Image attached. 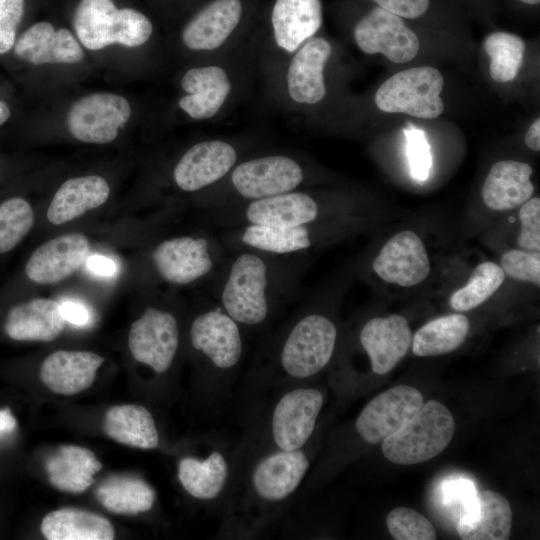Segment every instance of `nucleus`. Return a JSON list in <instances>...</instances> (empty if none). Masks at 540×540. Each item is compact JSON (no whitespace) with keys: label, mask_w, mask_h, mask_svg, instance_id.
<instances>
[{"label":"nucleus","mask_w":540,"mask_h":540,"mask_svg":"<svg viewBox=\"0 0 540 540\" xmlns=\"http://www.w3.org/2000/svg\"><path fill=\"white\" fill-rule=\"evenodd\" d=\"M354 39L366 54L381 53L394 63H406L419 51V40L401 17L375 7L355 25Z\"/></svg>","instance_id":"nucleus-15"},{"label":"nucleus","mask_w":540,"mask_h":540,"mask_svg":"<svg viewBox=\"0 0 540 540\" xmlns=\"http://www.w3.org/2000/svg\"><path fill=\"white\" fill-rule=\"evenodd\" d=\"M309 467L305 448H265L241 479L227 512L228 529L253 534L269 524L297 491Z\"/></svg>","instance_id":"nucleus-3"},{"label":"nucleus","mask_w":540,"mask_h":540,"mask_svg":"<svg viewBox=\"0 0 540 540\" xmlns=\"http://www.w3.org/2000/svg\"><path fill=\"white\" fill-rule=\"evenodd\" d=\"M359 342L377 375L389 373L407 354L412 332L407 319L399 314L374 317L359 331Z\"/></svg>","instance_id":"nucleus-17"},{"label":"nucleus","mask_w":540,"mask_h":540,"mask_svg":"<svg viewBox=\"0 0 540 540\" xmlns=\"http://www.w3.org/2000/svg\"><path fill=\"white\" fill-rule=\"evenodd\" d=\"M105 434L111 439L140 449L159 445V433L150 411L141 405L125 404L111 407L103 421Z\"/></svg>","instance_id":"nucleus-30"},{"label":"nucleus","mask_w":540,"mask_h":540,"mask_svg":"<svg viewBox=\"0 0 540 540\" xmlns=\"http://www.w3.org/2000/svg\"><path fill=\"white\" fill-rule=\"evenodd\" d=\"M59 305L64 320L72 325L85 327L91 323L92 312L83 302L67 299Z\"/></svg>","instance_id":"nucleus-45"},{"label":"nucleus","mask_w":540,"mask_h":540,"mask_svg":"<svg viewBox=\"0 0 540 540\" xmlns=\"http://www.w3.org/2000/svg\"><path fill=\"white\" fill-rule=\"evenodd\" d=\"M95 495L108 511L124 515L148 512L156 500V492L150 484L128 474L107 477L97 486Z\"/></svg>","instance_id":"nucleus-32"},{"label":"nucleus","mask_w":540,"mask_h":540,"mask_svg":"<svg viewBox=\"0 0 540 540\" xmlns=\"http://www.w3.org/2000/svg\"><path fill=\"white\" fill-rule=\"evenodd\" d=\"M331 50L326 39L312 37L294 52L286 74L287 91L294 102L312 105L324 98L323 71Z\"/></svg>","instance_id":"nucleus-20"},{"label":"nucleus","mask_w":540,"mask_h":540,"mask_svg":"<svg viewBox=\"0 0 540 540\" xmlns=\"http://www.w3.org/2000/svg\"><path fill=\"white\" fill-rule=\"evenodd\" d=\"M246 334L212 298L195 313L188 327L189 345L212 381L232 376L245 353Z\"/></svg>","instance_id":"nucleus-5"},{"label":"nucleus","mask_w":540,"mask_h":540,"mask_svg":"<svg viewBox=\"0 0 540 540\" xmlns=\"http://www.w3.org/2000/svg\"><path fill=\"white\" fill-rule=\"evenodd\" d=\"M443 76L434 67L422 66L400 71L388 78L375 94L376 106L387 113H405L434 119L444 110L440 97Z\"/></svg>","instance_id":"nucleus-10"},{"label":"nucleus","mask_w":540,"mask_h":540,"mask_svg":"<svg viewBox=\"0 0 540 540\" xmlns=\"http://www.w3.org/2000/svg\"><path fill=\"white\" fill-rule=\"evenodd\" d=\"M506 279L499 264L484 261L472 271L467 283L452 293L450 307L456 312L473 310L492 297Z\"/></svg>","instance_id":"nucleus-35"},{"label":"nucleus","mask_w":540,"mask_h":540,"mask_svg":"<svg viewBox=\"0 0 540 540\" xmlns=\"http://www.w3.org/2000/svg\"><path fill=\"white\" fill-rule=\"evenodd\" d=\"M423 405L419 390L408 385L395 386L364 406L355 422L356 431L367 443L382 442L408 423Z\"/></svg>","instance_id":"nucleus-13"},{"label":"nucleus","mask_w":540,"mask_h":540,"mask_svg":"<svg viewBox=\"0 0 540 540\" xmlns=\"http://www.w3.org/2000/svg\"><path fill=\"white\" fill-rule=\"evenodd\" d=\"M271 23L279 48L294 53L322 25L320 0H276Z\"/></svg>","instance_id":"nucleus-25"},{"label":"nucleus","mask_w":540,"mask_h":540,"mask_svg":"<svg viewBox=\"0 0 540 540\" xmlns=\"http://www.w3.org/2000/svg\"><path fill=\"white\" fill-rule=\"evenodd\" d=\"M41 531L49 540H111L115 536L109 520L73 507L49 512L42 520Z\"/></svg>","instance_id":"nucleus-31"},{"label":"nucleus","mask_w":540,"mask_h":540,"mask_svg":"<svg viewBox=\"0 0 540 540\" xmlns=\"http://www.w3.org/2000/svg\"><path fill=\"white\" fill-rule=\"evenodd\" d=\"M16 428V420L9 409L0 410V435L11 433Z\"/></svg>","instance_id":"nucleus-48"},{"label":"nucleus","mask_w":540,"mask_h":540,"mask_svg":"<svg viewBox=\"0 0 540 540\" xmlns=\"http://www.w3.org/2000/svg\"><path fill=\"white\" fill-rule=\"evenodd\" d=\"M34 213L23 198L13 197L0 204V254L12 250L29 233Z\"/></svg>","instance_id":"nucleus-37"},{"label":"nucleus","mask_w":540,"mask_h":540,"mask_svg":"<svg viewBox=\"0 0 540 540\" xmlns=\"http://www.w3.org/2000/svg\"><path fill=\"white\" fill-rule=\"evenodd\" d=\"M372 270L389 284L413 287L427 279L431 262L419 235L412 230H403L381 247L372 261Z\"/></svg>","instance_id":"nucleus-16"},{"label":"nucleus","mask_w":540,"mask_h":540,"mask_svg":"<svg viewBox=\"0 0 540 540\" xmlns=\"http://www.w3.org/2000/svg\"><path fill=\"white\" fill-rule=\"evenodd\" d=\"M64 326L59 303L36 298L12 307L4 328L6 334L17 341L49 342L62 333Z\"/></svg>","instance_id":"nucleus-26"},{"label":"nucleus","mask_w":540,"mask_h":540,"mask_svg":"<svg viewBox=\"0 0 540 540\" xmlns=\"http://www.w3.org/2000/svg\"><path fill=\"white\" fill-rule=\"evenodd\" d=\"M406 136L407 159L411 176L420 182L430 174L432 156L425 133L419 129L404 130Z\"/></svg>","instance_id":"nucleus-41"},{"label":"nucleus","mask_w":540,"mask_h":540,"mask_svg":"<svg viewBox=\"0 0 540 540\" xmlns=\"http://www.w3.org/2000/svg\"><path fill=\"white\" fill-rule=\"evenodd\" d=\"M478 512L469 522H457V532L464 540H507L512 526L508 500L492 490L477 492Z\"/></svg>","instance_id":"nucleus-33"},{"label":"nucleus","mask_w":540,"mask_h":540,"mask_svg":"<svg viewBox=\"0 0 540 540\" xmlns=\"http://www.w3.org/2000/svg\"><path fill=\"white\" fill-rule=\"evenodd\" d=\"M445 505L457 512L458 521L466 523L475 518L478 512L477 491L469 479H446L441 486Z\"/></svg>","instance_id":"nucleus-39"},{"label":"nucleus","mask_w":540,"mask_h":540,"mask_svg":"<svg viewBox=\"0 0 540 540\" xmlns=\"http://www.w3.org/2000/svg\"><path fill=\"white\" fill-rule=\"evenodd\" d=\"M338 329L331 316L313 305L293 312L263 342L255 371L292 385L319 374L332 360Z\"/></svg>","instance_id":"nucleus-2"},{"label":"nucleus","mask_w":540,"mask_h":540,"mask_svg":"<svg viewBox=\"0 0 540 540\" xmlns=\"http://www.w3.org/2000/svg\"><path fill=\"white\" fill-rule=\"evenodd\" d=\"M44 466L55 488L73 494L86 491L92 485L94 475L102 468L91 450L76 445L60 446L48 456Z\"/></svg>","instance_id":"nucleus-29"},{"label":"nucleus","mask_w":540,"mask_h":540,"mask_svg":"<svg viewBox=\"0 0 540 540\" xmlns=\"http://www.w3.org/2000/svg\"><path fill=\"white\" fill-rule=\"evenodd\" d=\"M180 344L179 320L165 308L148 306L129 330L131 355L157 374H164L172 367Z\"/></svg>","instance_id":"nucleus-11"},{"label":"nucleus","mask_w":540,"mask_h":540,"mask_svg":"<svg viewBox=\"0 0 540 540\" xmlns=\"http://www.w3.org/2000/svg\"><path fill=\"white\" fill-rule=\"evenodd\" d=\"M499 265L514 280L540 285L539 251L510 249L502 254Z\"/></svg>","instance_id":"nucleus-40"},{"label":"nucleus","mask_w":540,"mask_h":540,"mask_svg":"<svg viewBox=\"0 0 540 540\" xmlns=\"http://www.w3.org/2000/svg\"><path fill=\"white\" fill-rule=\"evenodd\" d=\"M73 28L80 44L92 51L119 44L135 48L153 32L148 17L132 8H118L112 0H81L73 15Z\"/></svg>","instance_id":"nucleus-6"},{"label":"nucleus","mask_w":540,"mask_h":540,"mask_svg":"<svg viewBox=\"0 0 540 540\" xmlns=\"http://www.w3.org/2000/svg\"><path fill=\"white\" fill-rule=\"evenodd\" d=\"M523 3H526V4H530V5H535V4H538L540 2V0H519Z\"/></svg>","instance_id":"nucleus-50"},{"label":"nucleus","mask_w":540,"mask_h":540,"mask_svg":"<svg viewBox=\"0 0 540 540\" xmlns=\"http://www.w3.org/2000/svg\"><path fill=\"white\" fill-rule=\"evenodd\" d=\"M308 254L228 250L212 283V298L246 335L265 330L298 290Z\"/></svg>","instance_id":"nucleus-1"},{"label":"nucleus","mask_w":540,"mask_h":540,"mask_svg":"<svg viewBox=\"0 0 540 540\" xmlns=\"http://www.w3.org/2000/svg\"><path fill=\"white\" fill-rule=\"evenodd\" d=\"M86 267L93 274L101 277H114L118 273L116 262L104 255L94 254L86 259Z\"/></svg>","instance_id":"nucleus-46"},{"label":"nucleus","mask_w":540,"mask_h":540,"mask_svg":"<svg viewBox=\"0 0 540 540\" xmlns=\"http://www.w3.org/2000/svg\"><path fill=\"white\" fill-rule=\"evenodd\" d=\"M379 7L399 17L414 19L423 15L430 0H373Z\"/></svg>","instance_id":"nucleus-44"},{"label":"nucleus","mask_w":540,"mask_h":540,"mask_svg":"<svg viewBox=\"0 0 540 540\" xmlns=\"http://www.w3.org/2000/svg\"><path fill=\"white\" fill-rule=\"evenodd\" d=\"M13 48L19 59L31 65L76 64L85 58L82 45L70 30L55 29L46 21L26 29Z\"/></svg>","instance_id":"nucleus-19"},{"label":"nucleus","mask_w":540,"mask_h":540,"mask_svg":"<svg viewBox=\"0 0 540 540\" xmlns=\"http://www.w3.org/2000/svg\"><path fill=\"white\" fill-rule=\"evenodd\" d=\"M180 84L187 94L179 99V107L195 120L215 116L231 91L228 74L216 65L189 69Z\"/></svg>","instance_id":"nucleus-21"},{"label":"nucleus","mask_w":540,"mask_h":540,"mask_svg":"<svg viewBox=\"0 0 540 540\" xmlns=\"http://www.w3.org/2000/svg\"><path fill=\"white\" fill-rule=\"evenodd\" d=\"M484 49L491 58L489 72L494 81L505 83L516 78L526 50L521 37L508 32H494L486 37Z\"/></svg>","instance_id":"nucleus-36"},{"label":"nucleus","mask_w":540,"mask_h":540,"mask_svg":"<svg viewBox=\"0 0 540 540\" xmlns=\"http://www.w3.org/2000/svg\"><path fill=\"white\" fill-rule=\"evenodd\" d=\"M11 116L10 107L4 101L0 100V126L8 121Z\"/></svg>","instance_id":"nucleus-49"},{"label":"nucleus","mask_w":540,"mask_h":540,"mask_svg":"<svg viewBox=\"0 0 540 540\" xmlns=\"http://www.w3.org/2000/svg\"><path fill=\"white\" fill-rule=\"evenodd\" d=\"M237 148L224 140L212 139L189 147L175 164L172 179L186 193L203 192L222 180L238 162Z\"/></svg>","instance_id":"nucleus-14"},{"label":"nucleus","mask_w":540,"mask_h":540,"mask_svg":"<svg viewBox=\"0 0 540 540\" xmlns=\"http://www.w3.org/2000/svg\"><path fill=\"white\" fill-rule=\"evenodd\" d=\"M24 9L25 0H0V55L13 48Z\"/></svg>","instance_id":"nucleus-43"},{"label":"nucleus","mask_w":540,"mask_h":540,"mask_svg":"<svg viewBox=\"0 0 540 540\" xmlns=\"http://www.w3.org/2000/svg\"><path fill=\"white\" fill-rule=\"evenodd\" d=\"M90 250L87 237L70 233L53 238L39 246L25 266L27 277L37 284L58 283L86 261Z\"/></svg>","instance_id":"nucleus-18"},{"label":"nucleus","mask_w":540,"mask_h":540,"mask_svg":"<svg viewBox=\"0 0 540 540\" xmlns=\"http://www.w3.org/2000/svg\"><path fill=\"white\" fill-rule=\"evenodd\" d=\"M104 358L89 351L59 350L45 358L40 378L52 392L74 395L89 388Z\"/></svg>","instance_id":"nucleus-23"},{"label":"nucleus","mask_w":540,"mask_h":540,"mask_svg":"<svg viewBox=\"0 0 540 540\" xmlns=\"http://www.w3.org/2000/svg\"><path fill=\"white\" fill-rule=\"evenodd\" d=\"M529 164L515 160H501L489 170L481 194L485 205L493 211H509L520 207L531 198L534 185Z\"/></svg>","instance_id":"nucleus-24"},{"label":"nucleus","mask_w":540,"mask_h":540,"mask_svg":"<svg viewBox=\"0 0 540 540\" xmlns=\"http://www.w3.org/2000/svg\"><path fill=\"white\" fill-rule=\"evenodd\" d=\"M241 14L240 0H214L186 24L182 42L194 51L218 49L237 27Z\"/></svg>","instance_id":"nucleus-22"},{"label":"nucleus","mask_w":540,"mask_h":540,"mask_svg":"<svg viewBox=\"0 0 540 540\" xmlns=\"http://www.w3.org/2000/svg\"><path fill=\"white\" fill-rule=\"evenodd\" d=\"M228 250L213 234L184 235L163 240L151 252L156 274L172 285L213 281Z\"/></svg>","instance_id":"nucleus-7"},{"label":"nucleus","mask_w":540,"mask_h":540,"mask_svg":"<svg viewBox=\"0 0 540 540\" xmlns=\"http://www.w3.org/2000/svg\"><path fill=\"white\" fill-rule=\"evenodd\" d=\"M520 232L517 244L521 249L540 250V199L533 197L520 206Z\"/></svg>","instance_id":"nucleus-42"},{"label":"nucleus","mask_w":540,"mask_h":540,"mask_svg":"<svg viewBox=\"0 0 540 540\" xmlns=\"http://www.w3.org/2000/svg\"><path fill=\"white\" fill-rule=\"evenodd\" d=\"M178 479L193 498L214 501L220 497L232 477V465L226 454L213 449L206 457H183L178 463Z\"/></svg>","instance_id":"nucleus-27"},{"label":"nucleus","mask_w":540,"mask_h":540,"mask_svg":"<svg viewBox=\"0 0 540 540\" xmlns=\"http://www.w3.org/2000/svg\"><path fill=\"white\" fill-rule=\"evenodd\" d=\"M469 329L470 321L462 313L430 320L413 335L412 352L419 357L451 353L465 342Z\"/></svg>","instance_id":"nucleus-34"},{"label":"nucleus","mask_w":540,"mask_h":540,"mask_svg":"<svg viewBox=\"0 0 540 540\" xmlns=\"http://www.w3.org/2000/svg\"><path fill=\"white\" fill-rule=\"evenodd\" d=\"M454 432L455 421L449 409L430 400L401 429L382 441V452L395 464H419L444 451Z\"/></svg>","instance_id":"nucleus-8"},{"label":"nucleus","mask_w":540,"mask_h":540,"mask_svg":"<svg viewBox=\"0 0 540 540\" xmlns=\"http://www.w3.org/2000/svg\"><path fill=\"white\" fill-rule=\"evenodd\" d=\"M110 194L108 182L97 175L66 180L54 194L47 218L54 225L70 222L104 204Z\"/></svg>","instance_id":"nucleus-28"},{"label":"nucleus","mask_w":540,"mask_h":540,"mask_svg":"<svg viewBox=\"0 0 540 540\" xmlns=\"http://www.w3.org/2000/svg\"><path fill=\"white\" fill-rule=\"evenodd\" d=\"M324 404L316 388L292 384L273 403L266 426L268 447L292 451L310 441Z\"/></svg>","instance_id":"nucleus-9"},{"label":"nucleus","mask_w":540,"mask_h":540,"mask_svg":"<svg viewBox=\"0 0 540 540\" xmlns=\"http://www.w3.org/2000/svg\"><path fill=\"white\" fill-rule=\"evenodd\" d=\"M306 170L296 158L269 154L237 162L228 174L203 191L200 204L208 209L247 203L300 189Z\"/></svg>","instance_id":"nucleus-4"},{"label":"nucleus","mask_w":540,"mask_h":540,"mask_svg":"<svg viewBox=\"0 0 540 540\" xmlns=\"http://www.w3.org/2000/svg\"><path fill=\"white\" fill-rule=\"evenodd\" d=\"M131 113V105L125 97L96 92L79 98L71 105L66 123L75 139L89 144H107L118 137Z\"/></svg>","instance_id":"nucleus-12"},{"label":"nucleus","mask_w":540,"mask_h":540,"mask_svg":"<svg viewBox=\"0 0 540 540\" xmlns=\"http://www.w3.org/2000/svg\"><path fill=\"white\" fill-rule=\"evenodd\" d=\"M526 145L534 150H540V119L537 118L529 127L525 135Z\"/></svg>","instance_id":"nucleus-47"},{"label":"nucleus","mask_w":540,"mask_h":540,"mask_svg":"<svg viewBox=\"0 0 540 540\" xmlns=\"http://www.w3.org/2000/svg\"><path fill=\"white\" fill-rule=\"evenodd\" d=\"M387 528L396 540H434L437 538L432 523L422 514L407 507H397L386 518Z\"/></svg>","instance_id":"nucleus-38"}]
</instances>
